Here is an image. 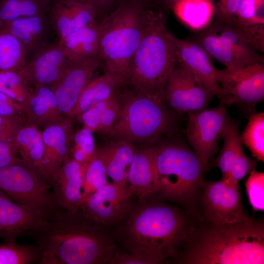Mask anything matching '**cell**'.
Wrapping results in <instances>:
<instances>
[{"label": "cell", "instance_id": "6da1fadb", "mask_svg": "<svg viewBox=\"0 0 264 264\" xmlns=\"http://www.w3.org/2000/svg\"><path fill=\"white\" fill-rule=\"evenodd\" d=\"M198 221L186 210L150 198L133 204L112 234L127 252L151 256L160 264L176 259Z\"/></svg>", "mask_w": 264, "mask_h": 264}, {"label": "cell", "instance_id": "7a4b0ae2", "mask_svg": "<svg viewBox=\"0 0 264 264\" xmlns=\"http://www.w3.org/2000/svg\"><path fill=\"white\" fill-rule=\"evenodd\" d=\"M107 227L80 211L63 210L40 229L29 232L42 250L39 264H106L117 249Z\"/></svg>", "mask_w": 264, "mask_h": 264}, {"label": "cell", "instance_id": "3957f363", "mask_svg": "<svg viewBox=\"0 0 264 264\" xmlns=\"http://www.w3.org/2000/svg\"><path fill=\"white\" fill-rule=\"evenodd\" d=\"M183 264H264L263 219L215 224L198 220L175 260Z\"/></svg>", "mask_w": 264, "mask_h": 264}, {"label": "cell", "instance_id": "277c9868", "mask_svg": "<svg viewBox=\"0 0 264 264\" xmlns=\"http://www.w3.org/2000/svg\"><path fill=\"white\" fill-rule=\"evenodd\" d=\"M166 22L161 13L148 11L144 32L131 61L126 84L137 92L163 102L168 77L178 64Z\"/></svg>", "mask_w": 264, "mask_h": 264}, {"label": "cell", "instance_id": "5b68a950", "mask_svg": "<svg viewBox=\"0 0 264 264\" xmlns=\"http://www.w3.org/2000/svg\"><path fill=\"white\" fill-rule=\"evenodd\" d=\"M155 147L158 182L155 198L176 202L198 215L205 171L198 158L180 142H167Z\"/></svg>", "mask_w": 264, "mask_h": 264}, {"label": "cell", "instance_id": "8992f818", "mask_svg": "<svg viewBox=\"0 0 264 264\" xmlns=\"http://www.w3.org/2000/svg\"><path fill=\"white\" fill-rule=\"evenodd\" d=\"M148 11L139 5H123L99 24V54L106 71L119 86L126 84L132 59L142 38Z\"/></svg>", "mask_w": 264, "mask_h": 264}, {"label": "cell", "instance_id": "52a82bcc", "mask_svg": "<svg viewBox=\"0 0 264 264\" xmlns=\"http://www.w3.org/2000/svg\"><path fill=\"white\" fill-rule=\"evenodd\" d=\"M117 117L107 134L133 143H156L168 132L173 117L164 102L127 91L123 95Z\"/></svg>", "mask_w": 264, "mask_h": 264}, {"label": "cell", "instance_id": "ba28073f", "mask_svg": "<svg viewBox=\"0 0 264 264\" xmlns=\"http://www.w3.org/2000/svg\"><path fill=\"white\" fill-rule=\"evenodd\" d=\"M0 195L43 215L48 220L63 210L44 174L21 157L0 167Z\"/></svg>", "mask_w": 264, "mask_h": 264}, {"label": "cell", "instance_id": "9c48e42d", "mask_svg": "<svg viewBox=\"0 0 264 264\" xmlns=\"http://www.w3.org/2000/svg\"><path fill=\"white\" fill-rule=\"evenodd\" d=\"M220 86V104H237L255 112V106L264 98V64L257 63L239 69L216 68Z\"/></svg>", "mask_w": 264, "mask_h": 264}, {"label": "cell", "instance_id": "30bf717a", "mask_svg": "<svg viewBox=\"0 0 264 264\" xmlns=\"http://www.w3.org/2000/svg\"><path fill=\"white\" fill-rule=\"evenodd\" d=\"M201 212L198 220L219 224L244 220L250 217L243 208L239 182L222 178L217 181H204Z\"/></svg>", "mask_w": 264, "mask_h": 264}, {"label": "cell", "instance_id": "8fae6325", "mask_svg": "<svg viewBox=\"0 0 264 264\" xmlns=\"http://www.w3.org/2000/svg\"><path fill=\"white\" fill-rule=\"evenodd\" d=\"M186 130L187 140L206 171L210 160L217 153L218 142L230 121L227 107L220 104L188 113Z\"/></svg>", "mask_w": 264, "mask_h": 264}, {"label": "cell", "instance_id": "7c38bea8", "mask_svg": "<svg viewBox=\"0 0 264 264\" xmlns=\"http://www.w3.org/2000/svg\"><path fill=\"white\" fill-rule=\"evenodd\" d=\"M132 197L127 185L109 182L84 199L79 211L85 218L95 222L115 226L132 209Z\"/></svg>", "mask_w": 264, "mask_h": 264}, {"label": "cell", "instance_id": "4fadbf2b", "mask_svg": "<svg viewBox=\"0 0 264 264\" xmlns=\"http://www.w3.org/2000/svg\"><path fill=\"white\" fill-rule=\"evenodd\" d=\"M213 93L185 66L177 64L170 73L164 88V102L179 113L205 108Z\"/></svg>", "mask_w": 264, "mask_h": 264}, {"label": "cell", "instance_id": "5bb4252c", "mask_svg": "<svg viewBox=\"0 0 264 264\" xmlns=\"http://www.w3.org/2000/svg\"><path fill=\"white\" fill-rule=\"evenodd\" d=\"M102 64L99 54L72 62L59 80L51 87L64 116L71 118L80 93Z\"/></svg>", "mask_w": 264, "mask_h": 264}, {"label": "cell", "instance_id": "9a60e30c", "mask_svg": "<svg viewBox=\"0 0 264 264\" xmlns=\"http://www.w3.org/2000/svg\"><path fill=\"white\" fill-rule=\"evenodd\" d=\"M194 39L211 58L228 69H237L257 63L264 64V57L252 48L222 38L208 27L200 30Z\"/></svg>", "mask_w": 264, "mask_h": 264}, {"label": "cell", "instance_id": "2e32d148", "mask_svg": "<svg viewBox=\"0 0 264 264\" xmlns=\"http://www.w3.org/2000/svg\"><path fill=\"white\" fill-rule=\"evenodd\" d=\"M223 143L216 164L222 172V178L239 182L254 170L255 161L245 154L239 133V123L229 121L221 133Z\"/></svg>", "mask_w": 264, "mask_h": 264}, {"label": "cell", "instance_id": "e0dca14e", "mask_svg": "<svg viewBox=\"0 0 264 264\" xmlns=\"http://www.w3.org/2000/svg\"><path fill=\"white\" fill-rule=\"evenodd\" d=\"M178 63L190 71L197 80L218 97L220 86L216 76V68L206 51L196 42L179 39L168 31Z\"/></svg>", "mask_w": 264, "mask_h": 264}, {"label": "cell", "instance_id": "ac0fdd59", "mask_svg": "<svg viewBox=\"0 0 264 264\" xmlns=\"http://www.w3.org/2000/svg\"><path fill=\"white\" fill-rule=\"evenodd\" d=\"M48 219L43 215L0 195V238L15 242L26 232L35 231Z\"/></svg>", "mask_w": 264, "mask_h": 264}, {"label": "cell", "instance_id": "d6986e66", "mask_svg": "<svg viewBox=\"0 0 264 264\" xmlns=\"http://www.w3.org/2000/svg\"><path fill=\"white\" fill-rule=\"evenodd\" d=\"M48 20L59 39L85 27L97 24L98 14L89 4L79 0L52 2Z\"/></svg>", "mask_w": 264, "mask_h": 264}, {"label": "cell", "instance_id": "ffe728a7", "mask_svg": "<svg viewBox=\"0 0 264 264\" xmlns=\"http://www.w3.org/2000/svg\"><path fill=\"white\" fill-rule=\"evenodd\" d=\"M130 194L142 201L155 196L158 182L155 164V147L151 145L135 149L128 171Z\"/></svg>", "mask_w": 264, "mask_h": 264}, {"label": "cell", "instance_id": "44dd1931", "mask_svg": "<svg viewBox=\"0 0 264 264\" xmlns=\"http://www.w3.org/2000/svg\"><path fill=\"white\" fill-rule=\"evenodd\" d=\"M71 62L58 44L44 47L34 54L24 67L34 88L52 87L62 76Z\"/></svg>", "mask_w": 264, "mask_h": 264}, {"label": "cell", "instance_id": "7402d4cb", "mask_svg": "<svg viewBox=\"0 0 264 264\" xmlns=\"http://www.w3.org/2000/svg\"><path fill=\"white\" fill-rule=\"evenodd\" d=\"M85 168L68 157L49 183L60 207L72 213L79 211L83 200Z\"/></svg>", "mask_w": 264, "mask_h": 264}, {"label": "cell", "instance_id": "603a6c76", "mask_svg": "<svg viewBox=\"0 0 264 264\" xmlns=\"http://www.w3.org/2000/svg\"><path fill=\"white\" fill-rule=\"evenodd\" d=\"M72 120L66 117L60 122L44 127L42 130L44 147L42 172L49 182L69 157L73 134Z\"/></svg>", "mask_w": 264, "mask_h": 264}, {"label": "cell", "instance_id": "cb8c5ba5", "mask_svg": "<svg viewBox=\"0 0 264 264\" xmlns=\"http://www.w3.org/2000/svg\"><path fill=\"white\" fill-rule=\"evenodd\" d=\"M24 111L26 121L39 128H44L66 118L60 112L55 94L48 86L34 88L24 106Z\"/></svg>", "mask_w": 264, "mask_h": 264}, {"label": "cell", "instance_id": "d4e9b609", "mask_svg": "<svg viewBox=\"0 0 264 264\" xmlns=\"http://www.w3.org/2000/svg\"><path fill=\"white\" fill-rule=\"evenodd\" d=\"M46 18V15L22 17L3 23L0 29L19 40L23 46L26 55L31 52L36 53L45 47Z\"/></svg>", "mask_w": 264, "mask_h": 264}, {"label": "cell", "instance_id": "484cf974", "mask_svg": "<svg viewBox=\"0 0 264 264\" xmlns=\"http://www.w3.org/2000/svg\"><path fill=\"white\" fill-rule=\"evenodd\" d=\"M96 151L112 182L127 185L128 171L135 151L133 143L117 139L101 148H97Z\"/></svg>", "mask_w": 264, "mask_h": 264}, {"label": "cell", "instance_id": "4316f807", "mask_svg": "<svg viewBox=\"0 0 264 264\" xmlns=\"http://www.w3.org/2000/svg\"><path fill=\"white\" fill-rule=\"evenodd\" d=\"M99 24L88 26L59 39L58 43L68 59L76 62L99 53Z\"/></svg>", "mask_w": 264, "mask_h": 264}, {"label": "cell", "instance_id": "83f0119b", "mask_svg": "<svg viewBox=\"0 0 264 264\" xmlns=\"http://www.w3.org/2000/svg\"><path fill=\"white\" fill-rule=\"evenodd\" d=\"M208 27L220 37L264 52V24L245 25L237 21L228 22L214 20Z\"/></svg>", "mask_w": 264, "mask_h": 264}, {"label": "cell", "instance_id": "f1b7e54d", "mask_svg": "<svg viewBox=\"0 0 264 264\" xmlns=\"http://www.w3.org/2000/svg\"><path fill=\"white\" fill-rule=\"evenodd\" d=\"M13 145L21 158L43 173L42 162L44 147L42 131L40 128L25 120L18 128Z\"/></svg>", "mask_w": 264, "mask_h": 264}, {"label": "cell", "instance_id": "f546056e", "mask_svg": "<svg viewBox=\"0 0 264 264\" xmlns=\"http://www.w3.org/2000/svg\"><path fill=\"white\" fill-rule=\"evenodd\" d=\"M117 86L119 84L116 77L107 71L98 77L92 78L80 93L71 118H76L94 105L110 98L115 93Z\"/></svg>", "mask_w": 264, "mask_h": 264}, {"label": "cell", "instance_id": "4dcf8cb0", "mask_svg": "<svg viewBox=\"0 0 264 264\" xmlns=\"http://www.w3.org/2000/svg\"><path fill=\"white\" fill-rule=\"evenodd\" d=\"M173 7L179 20L195 30L208 26L214 16V7L209 0H180Z\"/></svg>", "mask_w": 264, "mask_h": 264}, {"label": "cell", "instance_id": "1f68e13d", "mask_svg": "<svg viewBox=\"0 0 264 264\" xmlns=\"http://www.w3.org/2000/svg\"><path fill=\"white\" fill-rule=\"evenodd\" d=\"M51 0H0V27L4 22L18 18L47 15Z\"/></svg>", "mask_w": 264, "mask_h": 264}, {"label": "cell", "instance_id": "d6a6232c", "mask_svg": "<svg viewBox=\"0 0 264 264\" xmlns=\"http://www.w3.org/2000/svg\"><path fill=\"white\" fill-rule=\"evenodd\" d=\"M24 67L19 71L0 70V91L23 107L34 90Z\"/></svg>", "mask_w": 264, "mask_h": 264}, {"label": "cell", "instance_id": "836d02e7", "mask_svg": "<svg viewBox=\"0 0 264 264\" xmlns=\"http://www.w3.org/2000/svg\"><path fill=\"white\" fill-rule=\"evenodd\" d=\"M26 53L21 42L0 29V70L19 71L27 64Z\"/></svg>", "mask_w": 264, "mask_h": 264}, {"label": "cell", "instance_id": "e575fe53", "mask_svg": "<svg viewBox=\"0 0 264 264\" xmlns=\"http://www.w3.org/2000/svg\"><path fill=\"white\" fill-rule=\"evenodd\" d=\"M241 140L258 161H264V113L253 112L240 135Z\"/></svg>", "mask_w": 264, "mask_h": 264}, {"label": "cell", "instance_id": "d590c367", "mask_svg": "<svg viewBox=\"0 0 264 264\" xmlns=\"http://www.w3.org/2000/svg\"><path fill=\"white\" fill-rule=\"evenodd\" d=\"M41 248L36 244H21L15 242L0 244V264H39Z\"/></svg>", "mask_w": 264, "mask_h": 264}, {"label": "cell", "instance_id": "8d00e7d4", "mask_svg": "<svg viewBox=\"0 0 264 264\" xmlns=\"http://www.w3.org/2000/svg\"><path fill=\"white\" fill-rule=\"evenodd\" d=\"M96 149L93 132L83 127L73 133L69 157L86 168L95 154Z\"/></svg>", "mask_w": 264, "mask_h": 264}, {"label": "cell", "instance_id": "74e56055", "mask_svg": "<svg viewBox=\"0 0 264 264\" xmlns=\"http://www.w3.org/2000/svg\"><path fill=\"white\" fill-rule=\"evenodd\" d=\"M107 177L105 165L96 150L93 156L85 168L83 200L100 188L109 183L110 182Z\"/></svg>", "mask_w": 264, "mask_h": 264}, {"label": "cell", "instance_id": "f35d334b", "mask_svg": "<svg viewBox=\"0 0 264 264\" xmlns=\"http://www.w3.org/2000/svg\"><path fill=\"white\" fill-rule=\"evenodd\" d=\"M236 17L243 25L264 24V0H242Z\"/></svg>", "mask_w": 264, "mask_h": 264}, {"label": "cell", "instance_id": "ab89813d", "mask_svg": "<svg viewBox=\"0 0 264 264\" xmlns=\"http://www.w3.org/2000/svg\"><path fill=\"white\" fill-rule=\"evenodd\" d=\"M245 181L249 202L254 212L264 210V173L255 169L250 173Z\"/></svg>", "mask_w": 264, "mask_h": 264}, {"label": "cell", "instance_id": "60d3db41", "mask_svg": "<svg viewBox=\"0 0 264 264\" xmlns=\"http://www.w3.org/2000/svg\"><path fill=\"white\" fill-rule=\"evenodd\" d=\"M120 109V102L114 93L105 101L101 110L97 132L107 134L114 123Z\"/></svg>", "mask_w": 264, "mask_h": 264}, {"label": "cell", "instance_id": "b9f144b4", "mask_svg": "<svg viewBox=\"0 0 264 264\" xmlns=\"http://www.w3.org/2000/svg\"><path fill=\"white\" fill-rule=\"evenodd\" d=\"M154 258L136 252H123L118 249L109 264H157Z\"/></svg>", "mask_w": 264, "mask_h": 264}, {"label": "cell", "instance_id": "7bdbcfd3", "mask_svg": "<svg viewBox=\"0 0 264 264\" xmlns=\"http://www.w3.org/2000/svg\"><path fill=\"white\" fill-rule=\"evenodd\" d=\"M25 118L19 116H6L0 115V141L13 146L15 134Z\"/></svg>", "mask_w": 264, "mask_h": 264}, {"label": "cell", "instance_id": "ee69618b", "mask_svg": "<svg viewBox=\"0 0 264 264\" xmlns=\"http://www.w3.org/2000/svg\"><path fill=\"white\" fill-rule=\"evenodd\" d=\"M0 115L19 116L25 119L24 107L0 91Z\"/></svg>", "mask_w": 264, "mask_h": 264}, {"label": "cell", "instance_id": "f6af8a7d", "mask_svg": "<svg viewBox=\"0 0 264 264\" xmlns=\"http://www.w3.org/2000/svg\"><path fill=\"white\" fill-rule=\"evenodd\" d=\"M14 147L7 142L0 141V167L16 162L20 157Z\"/></svg>", "mask_w": 264, "mask_h": 264}, {"label": "cell", "instance_id": "bcb514c9", "mask_svg": "<svg viewBox=\"0 0 264 264\" xmlns=\"http://www.w3.org/2000/svg\"><path fill=\"white\" fill-rule=\"evenodd\" d=\"M80 1L87 3L91 5L96 11L97 14L99 9L104 4L109 1L110 0H79Z\"/></svg>", "mask_w": 264, "mask_h": 264}, {"label": "cell", "instance_id": "7dc6e473", "mask_svg": "<svg viewBox=\"0 0 264 264\" xmlns=\"http://www.w3.org/2000/svg\"><path fill=\"white\" fill-rule=\"evenodd\" d=\"M167 2L171 5L172 6H173V5L176 3L177 1L180 0H166Z\"/></svg>", "mask_w": 264, "mask_h": 264}, {"label": "cell", "instance_id": "c3c4849f", "mask_svg": "<svg viewBox=\"0 0 264 264\" xmlns=\"http://www.w3.org/2000/svg\"><path fill=\"white\" fill-rule=\"evenodd\" d=\"M51 0L52 1H54V0Z\"/></svg>", "mask_w": 264, "mask_h": 264}]
</instances>
